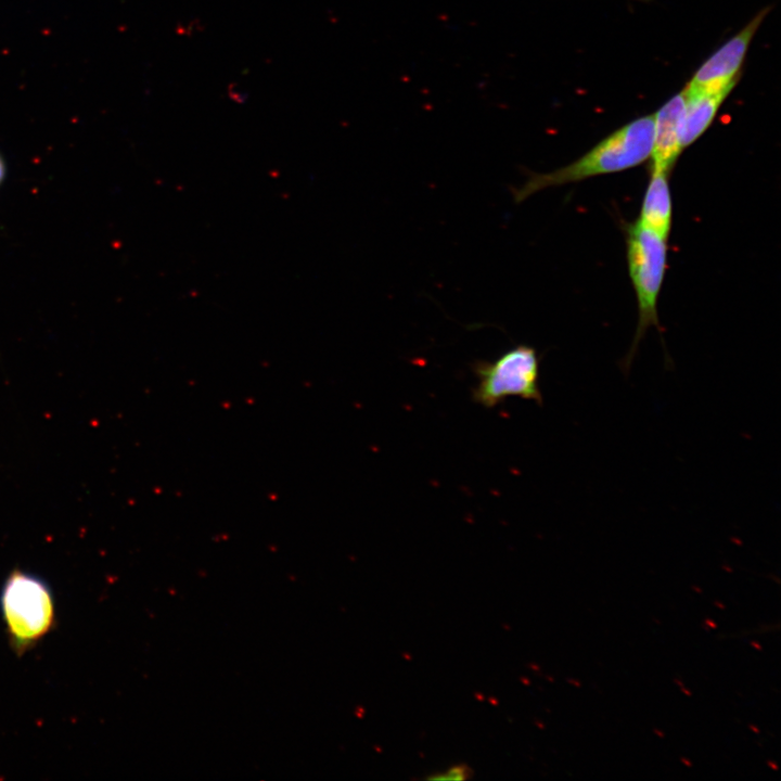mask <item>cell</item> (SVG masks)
Listing matches in <instances>:
<instances>
[{"label":"cell","instance_id":"6da1fadb","mask_svg":"<svg viewBox=\"0 0 781 781\" xmlns=\"http://www.w3.org/2000/svg\"><path fill=\"white\" fill-rule=\"evenodd\" d=\"M653 138L654 114L633 119L613 131L575 162L551 172L529 174L523 185L512 189L514 202L521 203L546 188L636 167L650 158Z\"/></svg>","mask_w":781,"mask_h":781},{"label":"cell","instance_id":"7a4b0ae2","mask_svg":"<svg viewBox=\"0 0 781 781\" xmlns=\"http://www.w3.org/2000/svg\"><path fill=\"white\" fill-rule=\"evenodd\" d=\"M626 245L628 271L639 316L630 349L619 361V368L627 375L648 329H661L657 300L667 269V240L637 219L626 227Z\"/></svg>","mask_w":781,"mask_h":781},{"label":"cell","instance_id":"3957f363","mask_svg":"<svg viewBox=\"0 0 781 781\" xmlns=\"http://www.w3.org/2000/svg\"><path fill=\"white\" fill-rule=\"evenodd\" d=\"M0 609L9 640L17 653L34 646L54 625L51 589L38 576L21 569L12 571L5 579Z\"/></svg>","mask_w":781,"mask_h":781},{"label":"cell","instance_id":"277c9868","mask_svg":"<svg viewBox=\"0 0 781 781\" xmlns=\"http://www.w3.org/2000/svg\"><path fill=\"white\" fill-rule=\"evenodd\" d=\"M540 357L529 345H516L495 360H476L471 364L477 379L472 400L484 408H494L510 396L543 404L539 386Z\"/></svg>","mask_w":781,"mask_h":781},{"label":"cell","instance_id":"5b68a950","mask_svg":"<svg viewBox=\"0 0 781 781\" xmlns=\"http://www.w3.org/2000/svg\"><path fill=\"white\" fill-rule=\"evenodd\" d=\"M768 10H761L738 34L716 50L695 72L682 90L686 95L717 92L738 82V73L744 62L751 41Z\"/></svg>","mask_w":781,"mask_h":781},{"label":"cell","instance_id":"8992f818","mask_svg":"<svg viewBox=\"0 0 781 781\" xmlns=\"http://www.w3.org/2000/svg\"><path fill=\"white\" fill-rule=\"evenodd\" d=\"M684 94L673 97L654 114V138L651 153V171L668 172L683 151L680 144V121Z\"/></svg>","mask_w":781,"mask_h":781},{"label":"cell","instance_id":"52a82bcc","mask_svg":"<svg viewBox=\"0 0 781 781\" xmlns=\"http://www.w3.org/2000/svg\"><path fill=\"white\" fill-rule=\"evenodd\" d=\"M734 87L717 92L684 93V106L680 121V144L682 150L695 142L710 126L722 102Z\"/></svg>","mask_w":781,"mask_h":781},{"label":"cell","instance_id":"ba28073f","mask_svg":"<svg viewBox=\"0 0 781 781\" xmlns=\"http://www.w3.org/2000/svg\"><path fill=\"white\" fill-rule=\"evenodd\" d=\"M671 214L668 172L651 171L639 220L667 240L671 228Z\"/></svg>","mask_w":781,"mask_h":781},{"label":"cell","instance_id":"9c48e42d","mask_svg":"<svg viewBox=\"0 0 781 781\" xmlns=\"http://www.w3.org/2000/svg\"><path fill=\"white\" fill-rule=\"evenodd\" d=\"M471 769L463 764L449 767L441 772L433 773L427 777L428 780H465L470 778Z\"/></svg>","mask_w":781,"mask_h":781},{"label":"cell","instance_id":"30bf717a","mask_svg":"<svg viewBox=\"0 0 781 781\" xmlns=\"http://www.w3.org/2000/svg\"><path fill=\"white\" fill-rule=\"evenodd\" d=\"M7 167L3 157L0 155V184L4 180Z\"/></svg>","mask_w":781,"mask_h":781},{"label":"cell","instance_id":"8fae6325","mask_svg":"<svg viewBox=\"0 0 781 781\" xmlns=\"http://www.w3.org/2000/svg\"><path fill=\"white\" fill-rule=\"evenodd\" d=\"M705 625H708V626L712 627V628H716V627H717V625H716L713 620H710L709 618H706V619H705Z\"/></svg>","mask_w":781,"mask_h":781},{"label":"cell","instance_id":"7c38bea8","mask_svg":"<svg viewBox=\"0 0 781 781\" xmlns=\"http://www.w3.org/2000/svg\"><path fill=\"white\" fill-rule=\"evenodd\" d=\"M681 761L683 763V765H686V766H688V767H691V766H692L691 761H690L689 759L684 758V757H681Z\"/></svg>","mask_w":781,"mask_h":781},{"label":"cell","instance_id":"4fadbf2b","mask_svg":"<svg viewBox=\"0 0 781 781\" xmlns=\"http://www.w3.org/2000/svg\"><path fill=\"white\" fill-rule=\"evenodd\" d=\"M680 688H681L682 693H684L688 696H691V692L687 688H684V686H682Z\"/></svg>","mask_w":781,"mask_h":781},{"label":"cell","instance_id":"5bb4252c","mask_svg":"<svg viewBox=\"0 0 781 781\" xmlns=\"http://www.w3.org/2000/svg\"><path fill=\"white\" fill-rule=\"evenodd\" d=\"M751 644H752L754 648H756L758 651L761 650V646H760L757 642L752 641Z\"/></svg>","mask_w":781,"mask_h":781},{"label":"cell","instance_id":"9a60e30c","mask_svg":"<svg viewBox=\"0 0 781 781\" xmlns=\"http://www.w3.org/2000/svg\"><path fill=\"white\" fill-rule=\"evenodd\" d=\"M660 738H664V733L660 731L658 729L653 730Z\"/></svg>","mask_w":781,"mask_h":781},{"label":"cell","instance_id":"2e32d148","mask_svg":"<svg viewBox=\"0 0 781 781\" xmlns=\"http://www.w3.org/2000/svg\"><path fill=\"white\" fill-rule=\"evenodd\" d=\"M750 729H751L752 731L756 732V733L759 732L758 728L755 727V726H753V725L750 726Z\"/></svg>","mask_w":781,"mask_h":781},{"label":"cell","instance_id":"e0dca14e","mask_svg":"<svg viewBox=\"0 0 781 781\" xmlns=\"http://www.w3.org/2000/svg\"><path fill=\"white\" fill-rule=\"evenodd\" d=\"M768 766L771 767V768H773L774 770L778 769V767L774 765L773 761H768Z\"/></svg>","mask_w":781,"mask_h":781},{"label":"cell","instance_id":"ac0fdd59","mask_svg":"<svg viewBox=\"0 0 781 781\" xmlns=\"http://www.w3.org/2000/svg\"><path fill=\"white\" fill-rule=\"evenodd\" d=\"M715 604H716L719 609H725V605H724L722 603H719V602L716 601Z\"/></svg>","mask_w":781,"mask_h":781},{"label":"cell","instance_id":"d6986e66","mask_svg":"<svg viewBox=\"0 0 781 781\" xmlns=\"http://www.w3.org/2000/svg\"><path fill=\"white\" fill-rule=\"evenodd\" d=\"M693 589H695V591H697V592H700V593L703 592V591H702L700 588H697V587H694V586H693Z\"/></svg>","mask_w":781,"mask_h":781}]
</instances>
